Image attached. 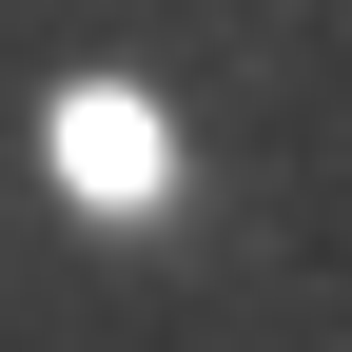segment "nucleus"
<instances>
[{
    "label": "nucleus",
    "mask_w": 352,
    "mask_h": 352,
    "mask_svg": "<svg viewBox=\"0 0 352 352\" xmlns=\"http://www.w3.org/2000/svg\"><path fill=\"white\" fill-rule=\"evenodd\" d=\"M157 176H176V138H157V98H59V196H98V215H157Z\"/></svg>",
    "instance_id": "1"
}]
</instances>
